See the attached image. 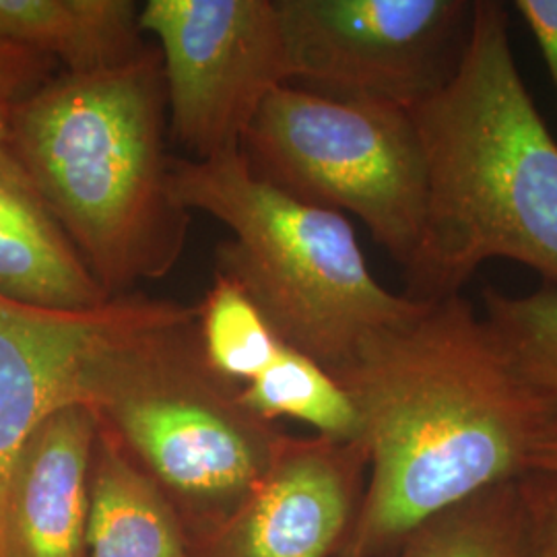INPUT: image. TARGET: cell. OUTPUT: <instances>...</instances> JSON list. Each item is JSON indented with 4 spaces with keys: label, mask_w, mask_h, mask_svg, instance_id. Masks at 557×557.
Instances as JSON below:
<instances>
[{
    "label": "cell",
    "mask_w": 557,
    "mask_h": 557,
    "mask_svg": "<svg viewBox=\"0 0 557 557\" xmlns=\"http://www.w3.org/2000/svg\"><path fill=\"white\" fill-rule=\"evenodd\" d=\"M335 379L358 409L370 473L337 557H391L425 520L518 481L557 419L460 294L428 301Z\"/></svg>",
    "instance_id": "obj_1"
},
{
    "label": "cell",
    "mask_w": 557,
    "mask_h": 557,
    "mask_svg": "<svg viewBox=\"0 0 557 557\" xmlns=\"http://www.w3.org/2000/svg\"><path fill=\"white\" fill-rule=\"evenodd\" d=\"M409 114L428 200L405 296H458L492 259L517 260L557 287V140L518 73L502 2H475L455 75Z\"/></svg>",
    "instance_id": "obj_2"
},
{
    "label": "cell",
    "mask_w": 557,
    "mask_h": 557,
    "mask_svg": "<svg viewBox=\"0 0 557 557\" xmlns=\"http://www.w3.org/2000/svg\"><path fill=\"white\" fill-rule=\"evenodd\" d=\"M160 52L110 71L62 73L21 101L7 137L41 199L110 298L165 277L190 211L165 153Z\"/></svg>",
    "instance_id": "obj_3"
},
{
    "label": "cell",
    "mask_w": 557,
    "mask_h": 557,
    "mask_svg": "<svg viewBox=\"0 0 557 557\" xmlns=\"http://www.w3.org/2000/svg\"><path fill=\"white\" fill-rule=\"evenodd\" d=\"M172 186L188 211L230 230L232 238L215 250L218 273L255 299L285 345L333 376L428 304L388 292L343 213L260 178L244 151L172 160Z\"/></svg>",
    "instance_id": "obj_4"
},
{
    "label": "cell",
    "mask_w": 557,
    "mask_h": 557,
    "mask_svg": "<svg viewBox=\"0 0 557 557\" xmlns=\"http://www.w3.org/2000/svg\"><path fill=\"white\" fill-rule=\"evenodd\" d=\"M199 310L124 338L87 372L81 405L170 502L190 543L248 498L283 432L202 358Z\"/></svg>",
    "instance_id": "obj_5"
},
{
    "label": "cell",
    "mask_w": 557,
    "mask_h": 557,
    "mask_svg": "<svg viewBox=\"0 0 557 557\" xmlns=\"http://www.w3.org/2000/svg\"><path fill=\"white\" fill-rule=\"evenodd\" d=\"M242 151L283 193L356 215L403 269L416 257L428 174L409 110L281 85Z\"/></svg>",
    "instance_id": "obj_6"
},
{
    "label": "cell",
    "mask_w": 557,
    "mask_h": 557,
    "mask_svg": "<svg viewBox=\"0 0 557 557\" xmlns=\"http://www.w3.org/2000/svg\"><path fill=\"white\" fill-rule=\"evenodd\" d=\"M287 79L411 110L450 79L469 0H275Z\"/></svg>",
    "instance_id": "obj_7"
},
{
    "label": "cell",
    "mask_w": 557,
    "mask_h": 557,
    "mask_svg": "<svg viewBox=\"0 0 557 557\" xmlns=\"http://www.w3.org/2000/svg\"><path fill=\"white\" fill-rule=\"evenodd\" d=\"M139 21L160 46L172 135L190 160L242 151L289 81L275 0H149Z\"/></svg>",
    "instance_id": "obj_8"
},
{
    "label": "cell",
    "mask_w": 557,
    "mask_h": 557,
    "mask_svg": "<svg viewBox=\"0 0 557 557\" xmlns=\"http://www.w3.org/2000/svg\"><path fill=\"white\" fill-rule=\"evenodd\" d=\"M195 312L172 299L126 294L89 310H50L0 298V557L13 465L27 438L69 405H81L89 368L140 331Z\"/></svg>",
    "instance_id": "obj_9"
},
{
    "label": "cell",
    "mask_w": 557,
    "mask_h": 557,
    "mask_svg": "<svg viewBox=\"0 0 557 557\" xmlns=\"http://www.w3.org/2000/svg\"><path fill=\"white\" fill-rule=\"evenodd\" d=\"M363 442L283 434L248 498L190 557H337L366 492Z\"/></svg>",
    "instance_id": "obj_10"
},
{
    "label": "cell",
    "mask_w": 557,
    "mask_h": 557,
    "mask_svg": "<svg viewBox=\"0 0 557 557\" xmlns=\"http://www.w3.org/2000/svg\"><path fill=\"white\" fill-rule=\"evenodd\" d=\"M98 434L96 416L69 405L27 438L7 490L4 557H89Z\"/></svg>",
    "instance_id": "obj_11"
},
{
    "label": "cell",
    "mask_w": 557,
    "mask_h": 557,
    "mask_svg": "<svg viewBox=\"0 0 557 557\" xmlns=\"http://www.w3.org/2000/svg\"><path fill=\"white\" fill-rule=\"evenodd\" d=\"M0 298L50 310L110 301L0 131Z\"/></svg>",
    "instance_id": "obj_12"
},
{
    "label": "cell",
    "mask_w": 557,
    "mask_h": 557,
    "mask_svg": "<svg viewBox=\"0 0 557 557\" xmlns=\"http://www.w3.org/2000/svg\"><path fill=\"white\" fill-rule=\"evenodd\" d=\"M135 0H0V38L87 75L119 69L145 52Z\"/></svg>",
    "instance_id": "obj_13"
},
{
    "label": "cell",
    "mask_w": 557,
    "mask_h": 557,
    "mask_svg": "<svg viewBox=\"0 0 557 557\" xmlns=\"http://www.w3.org/2000/svg\"><path fill=\"white\" fill-rule=\"evenodd\" d=\"M89 557H190L170 502L103 428L91 469Z\"/></svg>",
    "instance_id": "obj_14"
},
{
    "label": "cell",
    "mask_w": 557,
    "mask_h": 557,
    "mask_svg": "<svg viewBox=\"0 0 557 557\" xmlns=\"http://www.w3.org/2000/svg\"><path fill=\"white\" fill-rule=\"evenodd\" d=\"M242 405L269 423L296 419L317 430L319 436L358 442V409L338 380L314 359L281 343L277 356L264 372L239 386Z\"/></svg>",
    "instance_id": "obj_15"
},
{
    "label": "cell",
    "mask_w": 557,
    "mask_h": 557,
    "mask_svg": "<svg viewBox=\"0 0 557 557\" xmlns=\"http://www.w3.org/2000/svg\"><path fill=\"white\" fill-rule=\"evenodd\" d=\"M391 557H524L517 481L483 490L425 520Z\"/></svg>",
    "instance_id": "obj_16"
},
{
    "label": "cell",
    "mask_w": 557,
    "mask_h": 557,
    "mask_svg": "<svg viewBox=\"0 0 557 557\" xmlns=\"http://www.w3.org/2000/svg\"><path fill=\"white\" fill-rule=\"evenodd\" d=\"M197 310L202 358L221 380L239 388L277 356L283 341L234 278L215 273Z\"/></svg>",
    "instance_id": "obj_17"
},
{
    "label": "cell",
    "mask_w": 557,
    "mask_h": 557,
    "mask_svg": "<svg viewBox=\"0 0 557 557\" xmlns=\"http://www.w3.org/2000/svg\"><path fill=\"white\" fill-rule=\"evenodd\" d=\"M485 322L535 388L557 403V287L524 298L483 289Z\"/></svg>",
    "instance_id": "obj_18"
},
{
    "label": "cell",
    "mask_w": 557,
    "mask_h": 557,
    "mask_svg": "<svg viewBox=\"0 0 557 557\" xmlns=\"http://www.w3.org/2000/svg\"><path fill=\"white\" fill-rule=\"evenodd\" d=\"M524 517V557H557V475L529 471L518 479Z\"/></svg>",
    "instance_id": "obj_19"
},
{
    "label": "cell",
    "mask_w": 557,
    "mask_h": 557,
    "mask_svg": "<svg viewBox=\"0 0 557 557\" xmlns=\"http://www.w3.org/2000/svg\"><path fill=\"white\" fill-rule=\"evenodd\" d=\"M54 69V60L0 38V131H7L21 101L52 79Z\"/></svg>",
    "instance_id": "obj_20"
},
{
    "label": "cell",
    "mask_w": 557,
    "mask_h": 557,
    "mask_svg": "<svg viewBox=\"0 0 557 557\" xmlns=\"http://www.w3.org/2000/svg\"><path fill=\"white\" fill-rule=\"evenodd\" d=\"M515 7L533 32L557 91V0H517Z\"/></svg>",
    "instance_id": "obj_21"
},
{
    "label": "cell",
    "mask_w": 557,
    "mask_h": 557,
    "mask_svg": "<svg viewBox=\"0 0 557 557\" xmlns=\"http://www.w3.org/2000/svg\"><path fill=\"white\" fill-rule=\"evenodd\" d=\"M547 471L557 475V419L543 432L531 457V471Z\"/></svg>",
    "instance_id": "obj_22"
}]
</instances>
